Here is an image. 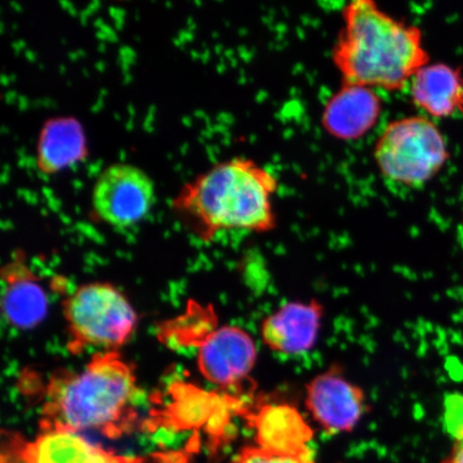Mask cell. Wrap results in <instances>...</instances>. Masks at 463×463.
Here are the masks:
<instances>
[{
	"mask_svg": "<svg viewBox=\"0 0 463 463\" xmlns=\"http://www.w3.org/2000/svg\"><path fill=\"white\" fill-rule=\"evenodd\" d=\"M278 189L273 172L252 159L234 157L216 162L184 183L171 207L204 241L229 230L264 233L276 228Z\"/></svg>",
	"mask_w": 463,
	"mask_h": 463,
	"instance_id": "cell-1",
	"label": "cell"
},
{
	"mask_svg": "<svg viewBox=\"0 0 463 463\" xmlns=\"http://www.w3.org/2000/svg\"><path fill=\"white\" fill-rule=\"evenodd\" d=\"M333 61L343 84L399 91L430 65L421 29L385 13L373 0L343 9Z\"/></svg>",
	"mask_w": 463,
	"mask_h": 463,
	"instance_id": "cell-2",
	"label": "cell"
},
{
	"mask_svg": "<svg viewBox=\"0 0 463 463\" xmlns=\"http://www.w3.org/2000/svg\"><path fill=\"white\" fill-rule=\"evenodd\" d=\"M138 393L130 364L116 351L98 353L80 372L58 373L51 379L42 426L121 438L137 426Z\"/></svg>",
	"mask_w": 463,
	"mask_h": 463,
	"instance_id": "cell-3",
	"label": "cell"
},
{
	"mask_svg": "<svg viewBox=\"0 0 463 463\" xmlns=\"http://www.w3.org/2000/svg\"><path fill=\"white\" fill-rule=\"evenodd\" d=\"M376 166L385 178L404 186H421L442 170L449 159L447 141L426 116L391 121L374 146Z\"/></svg>",
	"mask_w": 463,
	"mask_h": 463,
	"instance_id": "cell-4",
	"label": "cell"
},
{
	"mask_svg": "<svg viewBox=\"0 0 463 463\" xmlns=\"http://www.w3.org/2000/svg\"><path fill=\"white\" fill-rule=\"evenodd\" d=\"M69 331V350L86 347L116 351L136 331L137 316L123 293L108 283L80 286L63 302Z\"/></svg>",
	"mask_w": 463,
	"mask_h": 463,
	"instance_id": "cell-5",
	"label": "cell"
},
{
	"mask_svg": "<svg viewBox=\"0 0 463 463\" xmlns=\"http://www.w3.org/2000/svg\"><path fill=\"white\" fill-rule=\"evenodd\" d=\"M155 199V184L146 172L127 162H115L104 167L92 184L91 215L111 227L129 228L148 215Z\"/></svg>",
	"mask_w": 463,
	"mask_h": 463,
	"instance_id": "cell-6",
	"label": "cell"
},
{
	"mask_svg": "<svg viewBox=\"0 0 463 463\" xmlns=\"http://www.w3.org/2000/svg\"><path fill=\"white\" fill-rule=\"evenodd\" d=\"M2 463H146L142 457L114 453L92 444L80 432L60 426H42L36 438L3 432Z\"/></svg>",
	"mask_w": 463,
	"mask_h": 463,
	"instance_id": "cell-7",
	"label": "cell"
},
{
	"mask_svg": "<svg viewBox=\"0 0 463 463\" xmlns=\"http://www.w3.org/2000/svg\"><path fill=\"white\" fill-rule=\"evenodd\" d=\"M173 401L148 421V430L165 427L173 431L205 430L215 447L222 444L232 416L244 414L239 399L218 395L188 384L175 385Z\"/></svg>",
	"mask_w": 463,
	"mask_h": 463,
	"instance_id": "cell-8",
	"label": "cell"
},
{
	"mask_svg": "<svg viewBox=\"0 0 463 463\" xmlns=\"http://www.w3.org/2000/svg\"><path fill=\"white\" fill-rule=\"evenodd\" d=\"M306 407L324 431L337 434L355 428L366 411V397L343 370L333 367L307 386Z\"/></svg>",
	"mask_w": 463,
	"mask_h": 463,
	"instance_id": "cell-9",
	"label": "cell"
},
{
	"mask_svg": "<svg viewBox=\"0 0 463 463\" xmlns=\"http://www.w3.org/2000/svg\"><path fill=\"white\" fill-rule=\"evenodd\" d=\"M258 350L250 334L236 326L213 328L199 343L198 366L212 383L232 389L248 378Z\"/></svg>",
	"mask_w": 463,
	"mask_h": 463,
	"instance_id": "cell-10",
	"label": "cell"
},
{
	"mask_svg": "<svg viewBox=\"0 0 463 463\" xmlns=\"http://www.w3.org/2000/svg\"><path fill=\"white\" fill-rule=\"evenodd\" d=\"M242 418L256 433L257 447L315 463L309 449L314 431L293 405L265 403L253 411L247 409Z\"/></svg>",
	"mask_w": 463,
	"mask_h": 463,
	"instance_id": "cell-11",
	"label": "cell"
},
{
	"mask_svg": "<svg viewBox=\"0 0 463 463\" xmlns=\"http://www.w3.org/2000/svg\"><path fill=\"white\" fill-rule=\"evenodd\" d=\"M323 306L317 300L293 302L266 317L260 326L263 343L283 355H302L317 344Z\"/></svg>",
	"mask_w": 463,
	"mask_h": 463,
	"instance_id": "cell-12",
	"label": "cell"
},
{
	"mask_svg": "<svg viewBox=\"0 0 463 463\" xmlns=\"http://www.w3.org/2000/svg\"><path fill=\"white\" fill-rule=\"evenodd\" d=\"M382 113V100L369 87L343 84L329 98L322 113V126L329 136L354 141L374 128Z\"/></svg>",
	"mask_w": 463,
	"mask_h": 463,
	"instance_id": "cell-13",
	"label": "cell"
},
{
	"mask_svg": "<svg viewBox=\"0 0 463 463\" xmlns=\"http://www.w3.org/2000/svg\"><path fill=\"white\" fill-rule=\"evenodd\" d=\"M2 308L10 326L29 329L39 326L49 310V299L44 288L29 269L25 258L17 256L5 266Z\"/></svg>",
	"mask_w": 463,
	"mask_h": 463,
	"instance_id": "cell-14",
	"label": "cell"
},
{
	"mask_svg": "<svg viewBox=\"0 0 463 463\" xmlns=\"http://www.w3.org/2000/svg\"><path fill=\"white\" fill-rule=\"evenodd\" d=\"M87 138L80 120L69 115L46 119L40 128L34 149L37 170L53 175L85 159Z\"/></svg>",
	"mask_w": 463,
	"mask_h": 463,
	"instance_id": "cell-15",
	"label": "cell"
},
{
	"mask_svg": "<svg viewBox=\"0 0 463 463\" xmlns=\"http://www.w3.org/2000/svg\"><path fill=\"white\" fill-rule=\"evenodd\" d=\"M416 107L434 118L463 116V75L445 63H430L411 80Z\"/></svg>",
	"mask_w": 463,
	"mask_h": 463,
	"instance_id": "cell-16",
	"label": "cell"
},
{
	"mask_svg": "<svg viewBox=\"0 0 463 463\" xmlns=\"http://www.w3.org/2000/svg\"><path fill=\"white\" fill-rule=\"evenodd\" d=\"M232 463H309L297 457L273 453L257 447L242 449Z\"/></svg>",
	"mask_w": 463,
	"mask_h": 463,
	"instance_id": "cell-17",
	"label": "cell"
},
{
	"mask_svg": "<svg viewBox=\"0 0 463 463\" xmlns=\"http://www.w3.org/2000/svg\"><path fill=\"white\" fill-rule=\"evenodd\" d=\"M453 444L441 463H463V426L451 433Z\"/></svg>",
	"mask_w": 463,
	"mask_h": 463,
	"instance_id": "cell-18",
	"label": "cell"
}]
</instances>
